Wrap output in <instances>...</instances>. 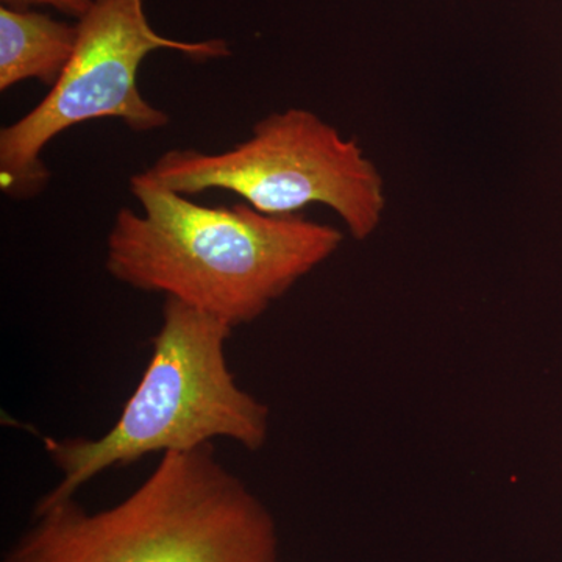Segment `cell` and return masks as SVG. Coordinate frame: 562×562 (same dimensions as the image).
I'll list each match as a JSON object with an SVG mask.
<instances>
[{
  "label": "cell",
  "instance_id": "obj_1",
  "mask_svg": "<svg viewBox=\"0 0 562 562\" xmlns=\"http://www.w3.org/2000/svg\"><path fill=\"white\" fill-rule=\"evenodd\" d=\"M131 191L140 213L121 209L114 216L106 271L232 328L261 317L344 241L339 228L301 214L268 216L247 203L199 205L146 172L132 177Z\"/></svg>",
  "mask_w": 562,
  "mask_h": 562
},
{
  "label": "cell",
  "instance_id": "obj_2",
  "mask_svg": "<svg viewBox=\"0 0 562 562\" xmlns=\"http://www.w3.org/2000/svg\"><path fill=\"white\" fill-rule=\"evenodd\" d=\"M2 562H279V536L268 506L209 443L161 454L102 512L74 497L36 505Z\"/></svg>",
  "mask_w": 562,
  "mask_h": 562
},
{
  "label": "cell",
  "instance_id": "obj_3",
  "mask_svg": "<svg viewBox=\"0 0 562 562\" xmlns=\"http://www.w3.org/2000/svg\"><path fill=\"white\" fill-rule=\"evenodd\" d=\"M232 331L225 322L166 297L149 364L116 424L98 439H44L61 480L36 505L68 501L103 471L154 453L191 452L220 438L261 450L269 408L241 390L228 369Z\"/></svg>",
  "mask_w": 562,
  "mask_h": 562
},
{
  "label": "cell",
  "instance_id": "obj_4",
  "mask_svg": "<svg viewBox=\"0 0 562 562\" xmlns=\"http://www.w3.org/2000/svg\"><path fill=\"white\" fill-rule=\"evenodd\" d=\"M144 172L183 195L235 192L268 216H295L319 203L357 241L371 238L386 211L383 176L360 143L303 109L269 114L249 138L220 154L165 151Z\"/></svg>",
  "mask_w": 562,
  "mask_h": 562
},
{
  "label": "cell",
  "instance_id": "obj_5",
  "mask_svg": "<svg viewBox=\"0 0 562 562\" xmlns=\"http://www.w3.org/2000/svg\"><path fill=\"white\" fill-rule=\"evenodd\" d=\"M72 58L46 98L0 131V190L27 201L46 190L43 151L63 132L94 120H120L135 132L166 127L171 117L138 88L140 63L155 50L195 61L231 57L227 41H179L151 29L143 0H94L79 20Z\"/></svg>",
  "mask_w": 562,
  "mask_h": 562
},
{
  "label": "cell",
  "instance_id": "obj_6",
  "mask_svg": "<svg viewBox=\"0 0 562 562\" xmlns=\"http://www.w3.org/2000/svg\"><path fill=\"white\" fill-rule=\"evenodd\" d=\"M79 41V27L33 10L0 9V91L25 80L54 87Z\"/></svg>",
  "mask_w": 562,
  "mask_h": 562
},
{
  "label": "cell",
  "instance_id": "obj_7",
  "mask_svg": "<svg viewBox=\"0 0 562 562\" xmlns=\"http://www.w3.org/2000/svg\"><path fill=\"white\" fill-rule=\"evenodd\" d=\"M92 2L94 0H2V5L16 10H31L32 7H50V9L80 20L91 9Z\"/></svg>",
  "mask_w": 562,
  "mask_h": 562
}]
</instances>
